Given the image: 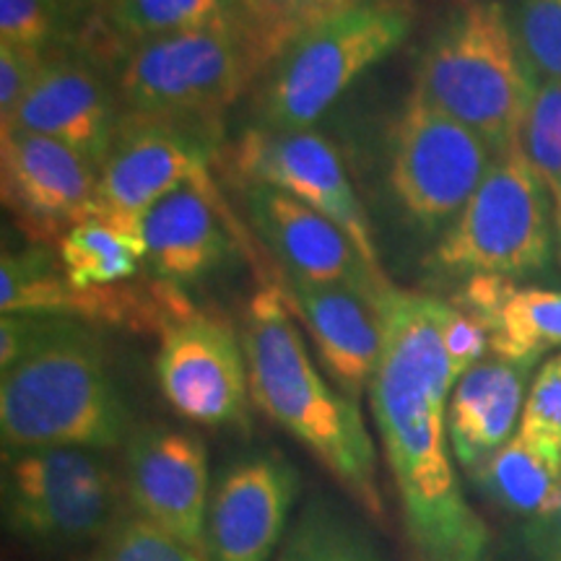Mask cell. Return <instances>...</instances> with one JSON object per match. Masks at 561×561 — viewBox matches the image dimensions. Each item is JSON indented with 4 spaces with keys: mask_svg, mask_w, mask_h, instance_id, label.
I'll return each mask as SVG.
<instances>
[{
    "mask_svg": "<svg viewBox=\"0 0 561 561\" xmlns=\"http://www.w3.org/2000/svg\"><path fill=\"white\" fill-rule=\"evenodd\" d=\"M117 128L115 104L100 76L87 62L58 58L47 62L13 121L0 133L24 130L60 140L102 170Z\"/></svg>",
    "mask_w": 561,
    "mask_h": 561,
    "instance_id": "ffe728a7",
    "label": "cell"
},
{
    "mask_svg": "<svg viewBox=\"0 0 561 561\" xmlns=\"http://www.w3.org/2000/svg\"><path fill=\"white\" fill-rule=\"evenodd\" d=\"M242 346L257 409L305 445L369 517L382 520L377 453L359 401L333 390L314 367L280 284L250 299Z\"/></svg>",
    "mask_w": 561,
    "mask_h": 561,
    "instance_id": "7a4b0ae2",
    "label": "cell"
},
{
    "mask_svg": "<svg viewBox=\"0 0 561 561\" xmlns=\"http://www.w3.org/2000/svg\"><path fill=\"white\" fill-rule=\"evenodd\" d=\"M123 483L136 515L208 557V453L195 434L164 424L133 430L125 442Z\"/></svg>",
    "mask_w": 561,
    "mask_h": 561,
    "instance_id": "9a60e30c",
    "label": "cell"
},
{
    "mask_svg": "<svg viewBox=\"0 0 561 561\" xmlns=\"http://www.w3.org/2000/svg\"><path fill=\"white\" fill-rule=\"evenodd\" d=\"M89 561H208V557L136 512H125L96 541Z\"/></svg>",
    "mask_w": 561,
    "mask_h": 561,
    "instance_id": "f546056e",
    "label": "cell"
},
{
    "mask_svg": "<svg viewBox=\"0 0 561 561\" xmlns=\"http://www.w3.org/2000/svg\"><path fill=\"white\" fill-rule=\"evenodd\" d=\"M471 479L496 507L530 520L559 500L561 450L517 432Z\"/></svg>",
    "mask_w": 561,
    "mask_h": 561,
    "instance_id": "603a6c76",
    "label": "cell"
},
{
    "mask_svg": "<svg viewBox=\"0 0 561 561\" xmlns=\"http://www.w3.org/2000/svg\"><path fill=\"white\" fill-rule=\"evenodd\" d=\"M100 167L60 140L0 133V191L16 227L37 244L60 242L94 219Z\"/></svg>",
    "mask_w": 561,
    "mask_h": 561,
    "instance_id": "4fadbf2b",
    "label": "cell"
},
{
    "mask_svg": "<svg viewBox=\"0 0 561 561\" xmlns=\"http://www.w3.org/2000/svg\"><path fill=\"white\" fill-rule=\"evenodd\" d=\"M530 364L494 356L468 369L455 382L447 405V434L455 460L471 476L510 442L520 416Z\"/></svg>",
    "mask_w": 561,
    "mask_h": 561,
    "instance_id": "44dd1931",
    "label": "cell"
},
{
    "mask_svg": "<svg viewBox=\"0 0 561 561\" xmlns=\"http://www.w3.org/2000/svg\"><path fill=\"white\" fill-rule=\"evenodd\" d=\"M523 151L541 178L553 206V221L561 237V83L538 81L528 117H525Z\"/></svg>",
    "mask_w": 561,
    "mask_h": 561,
    "instance_id": "83f0119b",
    "label": "cell"
},
{
    "mask_svg": "<svg viewBox=\"0 0 561 561\" xmlns=\"http://www.w3.org/2000/svg\"><path fill=\"white\" fill-rule=\"evenodd\" d=\"M62 271L76 289L117 286L144 265V244L102 221L79 224L58 242Z\"/></svg>",
    "mask_w": 561,
    "mask_h": 561,
    "instance_id": "d4e9b609",
    "label": "cell"
},
{
    "mask_svg": "<svg viewBox=\"0 0 561 561\" xmlns=\"http://www.w3.org/2000/svg\"><path fill=\"white\" fill-rule=\"evenodd\" d=\"M0 312L47 314L87 325L125 328L130 333H164L174 320L193 314L180 286L151 280L146 286L117 284L76 289L62 271L60 255L45 244L3 250L0 257Z\"/></svg>",
    "mask_w": 561,
    "mask_h": 561,
    "instance_id": "30bf717a",
    "label": "cell"
},
{
    "mask_svg": "<svg viewBox=\"0 0 561 561\" xmlns=\"http://www.w3.org/2000/svg\"><path fill=\"white\" fill-rule=\"evenodd\" d=\"M442 341H445L447 356H450L455 377L466 375L476 364L483 362L486 351L491 348L489 331L479 320L458 310L455 305H447L442 310Z\"/></svg>",
    "mask_w": 561,
    "mask_h": 561,
    "instance_id": "836d02e7",
    "label": "cell"
},
{
    "mask_svg": "<svg viewBox=\"0 0 561 561\" xmlns=\"http://www.w3.org/2000/svg\"><path fill=\"white\" fill-rule=\"evenodd\" d=\"M371 0H237L231 24L248 55L252 81L314 26Z\"/></svg>",
    "mask_w": 561,
    "mask_h": 561,
    "instance_id": "cb8c5ba5",
    "label": "cell"
},
{
    "mask_svg": "<svg viewBox=\"0 0 561 561\" xmlns=\"http://www.w3.org/2000/svg\"><path fill=\"white\" fill-rule=\"evenodd\" d=\"M491 157L486 140L413 89L390 138V193L413 227L439 234L479 191Z\"/></svg>",
    "mask_w": 561,
    "mask_h": 561,
    "instance_id": "9c48e42d",
    "label": "cell"
},
{
    "mask_svg": "<svg viewBox=\"0 0 561 561\" xmlns=\"http://www.w3.org/2000/svg\"><path fill=\"white\" fill-rule=\"evenodd\" d=\"M536 87L500 0H468L442 21L413 83L434 107L486 140L494 157L520 144Z\"/></svg>",
    "mask_w": 561,
    "mask_h": 561,
    "instance_id": "277c9868",
    "label": "cell"
},
{
    "mask_svg": "<svg viewBox=\"0 0 561 561\" xmlns=\"http://www.w3.org/2000/svg\"><path fill=\"white\" fill-rule=\"evenodd\" d=\"M125 483L102 453H3V523L19 541L39 549L100 541L125 515Z\"/></svg>",
    "mask_w": 561,
    "mask_h": 561,
    "instance_id": "52a82bcc",
    "label": "cell"
},
{
    "mask_svg": "<svg viewBox=\"0 0 561 561\" xmlns=\"http://www.w3.org/2000/svg\"><path fill=\"white\" fill-rule=\"evenodd\" d=\"M382 351L367 398L419 561H489V528L468 504L447 450L455 377L445 301L385 286L377 297Z\"/></svg>",
    "mask_w": 561,
    "mask_h": 561,
    "instance_id": "6da1fadb",
    "label": "cell"
},
{
    "mask_svg": "<svg viewBox=\"0 0 561 561\" xmlns=\"http://www.w3.org/2000/svg\"><path fill=\"white\" fill-rule=\"evenodd\" d=\"M520 434L561 450V354L538 369L523 409Z\"/></svg>",
    "mask_w": 561,
    "mask_h": 561,
    "instance_id": "1f68e13d",
    "label": "cell"
},
{
    "mask_svg": "<svg viewBox=\"0 0 561 561\" xmlns=\"http://www.w3.org/2000/svg\"><path fill=\"white\" fill-rule=\"evenodd\" d=\"M47 55L26 47L0 45V128H5L47 66Z\"/></svg>",
    "mask_w": 561,
    "mask_h": 561,
    "instance_id": "d6a6232c",
    "label": "cell"
},
{
    "mask_svg": "<svg viewBox=\"0 0 561 561\" xmlns=\"http://www.w3.org/2000/svg\"><path fill=\"white\" fill-rule=\"evenodd\" d=\"M244 206L265 248L284 265V278L346 284L369 294L388 286V278L364 263L346 231L294 195L271 185H248Z\"/></svg>",
    "mask_w": 561,
    "mask_h": 561,
    "instance_id": "e0dca14e",
    "label": "cell"
},
{
    "mask_svg": "<svg viewBox=\"0 0 561 561\" xmlns=\"http://www.w3.org/2000/svg\"><path fill=\"white\" fill-rule=\"evenodd\" d=\"M252 83L231 19L203 30L140 42L117 81L133 115L182 121L219 117Z\"/></svg>",
    "mask_w": 561,
    "mask_h": 561,
    "instance_id": "ba28073f",
    "label": "cell"
},
{
    "mask_svg": "<svg viewBox=\"0 0 561 561\" xmlns=\"http://www.w3.org/2000/svg\"><path fill=\"white\" fill-rule=\"evenodd\" d=\"M136 240L144 244L146 268L172 286L206 278L237 252L234 224L208 170L146 210Z\"/></svg>",
    "mask_w": 561,
    "mask_h": 561,
    "instance_id": "ac0fdd59",
    "label": "cell"
},
{
    "mask_svg": "<svg viewBox=\"0 0 561 561\" xmlns=\"http://www.w3.org/2000/svg\"><path fill=\"white\" fill-rule=\"evenodd\" d=\"M231 170L248 185H271L307 203L346 231L364 263L382 276L380 255L364 206L351 185L341 153L312 128L280 130L255 125L231 151Z\"/></svg>",
    "mask_w": 561,
    "mask_h": 561,
    "instance_id": "8fae6325",
    "label": "cell"
},
{
    "mask_svg": "<svg viewBox=\"0 0 561 561\" xmlns=\"http://www.w3.org/2000/svg\"><path fill=\"white\" fill-rule=\"evenodd\" d=\"M455 307L486 328L500 359L533 367L543 351L561 346V291L517 289L504 276H471Z\"/></svg>",
    "mask_w": 561,
    "mask_h": 561,
    "instance_id": "7402d4cb",
    "label": "cell"
},
{
    "mask_svg": "<svg viewBox=\"0 0 561 561\" xmlns=\"http://www.w3.org/2000/svg\"><path fill=\"white\" fill-rule=\"evenodd\" d=\"M237 0H112V19L140 42L193 32L231 19Z\"/></svg>",
    "mask_w": 561,
    "mask_h": 561,
    "instance_id": "4316f807",
    "label": "cell"
},
{
    "mask_svg": "<svg viewBox=\"0 0 561 561\" xmlns=\"http://www.w3.org/2000/svg\"><path fill=\"white\" fill-rule=\"evenodd\" d=\"M53 3H58L66 13H73L76 9H81V5L87 3V0H53Z\"/></svg>",
    "mask_w": 561,
    "mask_h": 561,
    "instance_id": "d590c367",
    "label": "cell"
},
{
    "mask_svg": "<svg viewBox=\"0 0 561 561\" xmlns=\"http://www.w3.org/2000/svg\"><path fill=\"white\" fill-rule=\"evenodd\" d=\"M68 16L53 0H0V45L47 53L60 39Z\"/></svg>",
    "mask_w": 561,
    "mask_h": 561,
    "instance_id": "4dcf8cb0",
    "label": "cell"
},
{
    "mask_svg": "<svg viewBox=\"0 0 561 561\" xmlns=\"http://www.w3.org/2000/svg\"><path fill=\"white\" fill-rule=\"evenodd\" d=\"M523 549L530 561H561V494L523 528Z\"/></svg>",
    "mask_w": 561,
    "mask_h": 561,
    "instance_id": "e575fe53",
    "label": "cell"
},
{
    "mask_svg": "<svg viewBox=\"0 0 561 561\" xmlns=\"http://www.w3.org/2000/svg\"><path fill=\"white\" fill-rule=\"evenodd\" d=\"M294 314L310 331L320 362L331 380L354 401L369 390L382 351V322L377 310L380 291H359L346 284H307L284 278L280 284Z\"/></svg>",
    "mask_w": 561,
    "mask_h": 561,
    "instance_id": "d6986e66",
    "label": "cell"
},
{
    "mask_svg": "<svg viewBox=\"0 0 561 561\" xmlns=\"http://www.w3.org/2000/svg\"><path fill=\"white\" fill-rule=\"evenodd\" d=\"M130 432L128 405L94 328L39 314L32 346L0 380L3 453H107L125 445Z\"/></svg>",
    "mask_w": 561,
    "mask_h": 561,
    "instance_id": "3957f363",
    "label": "cell"
},
{
    "mask_svg": "<svg viewBox=\"0 0 561 561\" xmlns=\"http://www.w3.org/2000/svg\"><path fill=\"white\" fill-rule=\"evenodd\" d=\"M299 494L291 462L273 453L234 460L208 502V561H271Z\"/></svg>",
    "mask_w": 561,
    "mask_h": 561,
    "instance_id": "2e32d148",
    "label": "cell"
},
{
    "mask_svg": "<svg viewBox=\"0 0 561 561\" xmlns=\"http://www.w3.org/2000/svg\"><path fill=\"white\" fill-rule=\"evenodd\" d=\"M551 255V198L523 144L494 157L486 178L442 231L432 268L447 276H530Z\"/></svg>",
    "mask_w": 561,
    "mask_h": 561,
    "instance_id": "8992f818",
    "label": "cell"
},
{
    "mask_svg": "<svg viewBox=\"0 0 561 561\" xmlns=\"http://www.w3.org/2000/svg\"><path fill=\"white\" fill-rule=\"evenodd\" d=\"M510 21L533 79L561 83V0H515Z\"/></svg>",
    "mask_w": 561,
    "mask_h": 561,
    "instance_id": "f1b7e54d",
    "label": "cell"
},
{
    "mask_svg": "<svg viewBox=\"0 0 561 561\" xmlns=\"http://www.w3.org/2000/svg\"><path fill=\"white\" fill-rule=\"evenodd\" d=\"M278 561H382L364 533L322 502L301 512Z\"/></svg>",
    "mask_w": 561,
    "mask_h": 561,
    "instance_id": "484cf974",
    "label": "cell"
},
{
    "mask_svg": "<svg viewBox=\"0 0 561 561\" xmlns=\"http://www.w3.org/2000/svg\"><path fill=\"white\" fill-rule=\"evenodd\" d=\"M157 380L180 416L203 426L250 424V377L242 335L227 320L193 312L159 335Z\"/></svg>",
    "mask_w": 561,
    "mask_h": 561,
    "instance_id": "7c38bea8",
    "label": "cell"
},
{
    "mask_svg": "<svg viewBox=\"0 0 561 561\" xmlns=\"http://www.w3.org/2000/svg\"><path fill=\"white\" fill-rule=\"evenodd\" d=\"M206 170L208 149L198 136L170 121L130 112L100 170L91 221L136 237L146 210Z\"/></svg>",
    "mask_w": 561,
    "mask_h": 561,
    "instance_id": "5bb4252c",
    "label": "cell"
},
{
    "mask_svg": "<svg viewBox=\"0 0 561 561\" xmlns=\"http://www.w3.org/2000/svg\"><path fill=\"white\" fill-rule=\"evenodd\" d=\"M411 26V3L371 0L301 34L265 73L261 125L312 128L351 83L403 45Z\"/></svg>",
    "mask_w": 561,
    "mask_h": 561,
    "instance_id": "5b68a950",
    "label": "cell"
}]
</instances>
